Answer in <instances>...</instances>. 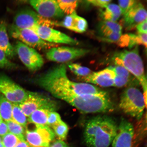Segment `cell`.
<instances>
[{
  "label": "cell",
  "instance_id": "17",
  "mask_svg": "<svg viewBox=\"0 0 147 147\" xmlns=\"http://www.w3.org/2000/svg\"><path fill=\"white\" fill-rule=\"evenodd\" d=\"M56 26L62 27L76 32H85L88 28L87 22L76 12L67 15L61 22H56Z\"/></svg>",
  "mask_w": 147,
  "mask_h": 147
},
{
  "label": "cell",
  "instance_id": "43",
  "mask_svg": "<svg viewBox=\"0 0 147 147\" xmlns=\"http://www.w3.org/2000/svg\"></svg>",
  "mask_w": 147,
  "mask_h": 147
},
{
  "label": "cell",
  "instance_id": "34",
  "mask_svg": "<svg viewBox=\"0 0 147 147\" xmlns=\"http://www.w3.org/2000/svg\"><path fill=\"white\" fill-rule=\"evenodd\" d=\"M122 34L116 33H111L106 35L100 36L102 41L110 43H117L122 36Z\"/></svg>",
  "mask_w": 147,
  "mask_h": 147
},
{
  "label": "cell",
  "instance_id": "9",
  "mask_svg": "<svg viewBox=\"0 0 147 147\" xmlns=\"http://www.w3.org/2000/svg\"><path fill=\"white\" fill-rule=\"evenodd\" d=\"M19 107L27 117H29L36 110L46 109L55 111L56 104L50 99L38 93L28 92L26 99Z\"/></svg>",
  "mask_w": 147,
  "mask_h": 147
},
{
  "label": "cell",
  "instance_id": "31",
  "mask_svg": "<svg viewBox=\"0 0 147 147\" xmlns=\"http://www.w3.org/2000/svg\"><path fill=\"white\" fill-rule=\"evenodd\" d=\"M16 67V64L11 62L4 51L0 49V68L12 69Z\"/></svg>",
  "mask_w": 147,
  "mask_h": 147
},
{
  "label": "cell",
  "instance_id": "11",
  "mask_svg": "<svg viewBox=\"0 0 147 147\" xmlns=\"http://www.w3.org/2000/svg\"><path fill=\"white\" fill-rule=\"evenodd\" d=\"M90 52L88 49L68 47H54L49 49L46 57L51 61L64 63L80 57Z\"/></svg>",
  "mask_w": 147,
  "mask_h": 147
},
{
  "label": "cell",
  "instance_id": "16",
  "mask_svg": "<svg viewBox=\"0 0 147 147\" xmlns=\"http://www.w3.org/2000/svg\"><path fill=\"white\" fill-rule=\"evenodd\" d=\"M115 78V73L110 67L97 72H92L89 76L80 79L87 83L108 87L114 86Z\"/></svg>",
  "mask_w": 147,
  "mask_h": 147
},
{
  "label": "cell",
  "instance_id": "22",
  "mask_svg": "<svg viewBox=\"0 0 147 147\" xmlns=\"http://www.w3.org/2000/svg\"><path fill=\"white\" fill-rule=\"evenodd\" d=\"M122 15L121 9L118 5L110 3L102 13V16L104 21L116 22Z\"/></svg>",
  "mask_w": 147,
  "mask_h": 147
},
{
  "label": "cell",
  "instance_id": "12",
  "mask_svg": "<svg viewBox=\"0 0 147 147\" xmlns=\"http://www.w3.org/2000/svg\"><path fill=\"white\" fill-rule=\"evenodd\" d=\"M34 32L41 38L48 43L77 45L78 42L71 37L50 27L40 26L34 29Z\"/></svg>",
  "mask_w": 147,
  "mask_h": 147
},
{
  "label": "cell",
  "instance_id": "15",
  "mask_svg": "<svg viewBox=\"0 0 147 147\" xmlns=\"http://www.w3.org/2000/svg\"><path fill=\"white\" fill-rule=\"evenodd\" d=\"M147 20V12L139 1L123 16V25L127 30H131Z\"/></svg>",
  "mask_w": 147,
  "mask_h": 147
},
{
  "label": "cell",
  "instance_id": "37",
  "mask_svg": "<svg viewBox=\"0 0 147 147\" xmlns=\"http://www.w3.org/2000/svg\"><path fill=\"white\" fill-rule=\"evenodd\" d=\"M136 28L138 33L147 34V20L140 23Z\"/></svg>",
  "mask_w": 147,
  "mask_h": 147
},
{
  "label": "cell",
  "instance_id": "42",
  "mask_svg": "<svg viewBox=\"0 0 147 147\" xmlns=\"http://www.w3.org/2000/svg\"><path fill=\"white\" fill-rule=\"evenodd\" d=\"M0 142H2V137L0 136Z\"/></svg>",
  "mask_w": 147,
  "mask_h": 147
},
{
  "label": "cell",
  "instance_id": "8",
  "mask_svg": "<svg viewBox=\"0 0 147 147\" xmlns=\"http://www.w3.org/2000/svg\"><path fill=\"white\" fill-rule=\"evenodd\" d=\"M28 92L6 75L0 74V93L13 104H21Z\"/></svg>",
  "mask_w": 147,
  "mask_h": 147
},
{
  "label": "cell",
  "instance_id": "35",
  "mask_svg": "<svg viewBox=\"0 0 147 147\" xmlns=\"http://www.w3.org/2000/svg\"><path fill=\"white\" fill-rule=\"evenodd\" d=\"M88 3L94 6L100 7L102 8H105L110 4L111 1V0H89L87 1Z\"/></svg>",
  "mask_w": 147,
  "mask_h": 147
},
{
  "label": "cell",
  "instance_id": "38",
  "mask_svg": "<svg viewBox=\"0 0 147 147\" xmlns=\"http://www.w3.org/2000/svg\"><path fill=\"white\" fill-rule=\"evenodd\" d=\"M49 147H69L63 141L58 140L53 142Z\"/></svg>",
  "mask_w": 147,
  "mask_h": 147
},
{
  "label": "cell",
  "instance_id": "28",
  "mask_svg": "<svg viewBox=\"0 0 147 147\" xmlns=\"http://www.w3.org/2000/svg\"><path fill=\"white\" fill-rule=\"evenodd\" d=\"M129 36V43L128 47L132 48L134 46L138 45H143L146 47L147 34L138 33L137 34H128Z\"/></svg>",
  "mask_w": 147,
  "mask_h": 147
},
{
  "label": "cell",
  "instance_id": "32",
  "mask_svg": "<svg viewBox=\"0 0 147 147\" xmlns=\"http://www.w3.org/2000/svg\"><path fill=\"white\" fill-rule=\"evenodd\" d=\"M138 1L136 0L118 1L119 6L121 9L122 15H124Z\"/></svg>",
  "mask_w": 147,
  "mask_h": 147
},
{
  "label": "cell",
  "instance_id": "10",
  "mask_svg": "<svg viewBox=\"0 0 147 147\" xmlns=\"http://www.w3.org/2000/svg\"><path fill=\"white\" fill-rule=\"evenodd\" d=\"M34 126L33 129H26L25 139L26 142L32 147H49L54 139V131L47 125Z\"/></svg>",
  "mask_w": 147,
  "mask_h": 147
},
{
  "label": "cell",
  "instance_id": "1",
  "mask_svg": "<svg viewBox=\"0 0 147 147\" xmlns=\"http://www.w3.org/2000/svg\"><path fill=\"white\" fill-rule=\"evenodd\" d=\"M118 126L112 117L98 115L86 123L84 137L88 147H108L117 133Z\"/></svg>",
  "mask_w": 147,
  "mask_h": 147
},
{
  "label": "cell",
  "instance_id": "39",
  "mask_svg": "<svg viewBox=\"0 0 147 147\" xmlns=\"http://www.w3.org/2000/svg\"><path fill=\"white\" fill-rule=\"evenodd\" d=\"M16 147H31L26 141H21L18 143Z\"/></svg>",
  "mask_w": 147,
  "mask_h": 147
},
{
  "label": "cell",
  "instance_id": "18",
  "mask_svg": "<svg viewBox=\"0 0 147 147\" xmlns=\"http://www.w3.org/2000/svg\"><path fill=\"white\" fill-rule=\"evenodd\" d=\"M6 24L0 22V49L4 51L8 58L13 57L15 55L14 49L9 41Z\"/></svg>",
  "mask_w": 147,
  "mask_h": 147
},
{
  "label": "cell",
  "instance_id": "26",
  "mask_svg": "<svg viewBox=\"0 0 147 147\" xmlns=\"http://www.w3.org/2000/svg\"><path fill=\"white\" fill-rule=\"evenodd\" d=\"M57 2L59 6L64 14L69 15L76 12L78 7V1H64L58 0Z\"/></svg>",
  "mask_w": 147,
  "mask_h": 147
},
{
  "label": "cell",
  "instance_id": "19",
  "mask_svg": "<svg viewBox=\"0 0 147 147\" xmlns=\"http://www.w3.org/2000/svg\"><path fill=\"white\" fill-rule=\"evenodd\" d=\"M110 67L115 74L114 86L117 88L124 87L131 82L132 75L124 67L118 65Z\"/></svg>",
  "mask_w": 147,
  "mask_h": 147
},
{
  "label": "cell",
  "instance_id": "4",
  "mask_svg": "<svg viewBox=\"0 0 147 147\" xmlns=\"http://www.w3.org/2000/svg\"><path fill=\"white\" fill-rule=\"evenodd\" d=\"M146 105L143 92L135 86L127 88L121 95L120 109L126 114L137 119L142 117Z\"/></svg>",
  "mask_w": 147,
  "mask_h": 147
},
{
  "label": "cell",
  "instance_id": "30",
  "mask_svg": "<svg viewBox=\"0 0 147 147\" xmlns=\"http://www.w3.org/2000/svg\"><path fill=\"white\" fill-rule=\"evenodd\" d=\"M20 141L17 137L10 133L2 137V143L4 147H16Z\"/></svg>",
  "mask_w": 147,
  "mask_h": 147
},
{
  "label": "cell",
  "instance_id": "2",
  "mask_svg": "<svg viewBox=\"0 0 147 147\" xmlns=\"http://www.w3.org/2000/svg\"><path fill=\"white\" fill-rule=\"evenodd\" d=\"M51 81L53 86L59 89L67 90L79 96H109L107 92L92 84L71 81L68 78L65 67L56 69L51 76Z\"/></svg>",
  "mask_w": 147,
  "mask_h": 147
},
{
  "label": "cell",
  "instance_id": "33",
  "mask_svg": "<svg viewBox=\"0 0 147 147\" xmlns=\"http://www.w3.org/2000/svg\"><path fill=\"white\" fill-rule=\"evenodd\" d=\"M59 114L55 111H52L49 113L48 117L47 125L52 127L53 126L59 123L62 121Z\"/></svg>",
  "mask_w": 147,
  "mask_h": 147
},
{
  "label": "cell",
  "instance_id": "40",
  "mask_svg": "<svg viewBox=\"0 0 147 147\" xmlns=\"http://www.w3.org/2000/svg\"><path fill=\"white\" fill-rule=\"evenodd\" d=\"M3 121V119L2 118V117L1 116V114H0V123L2 122V121Z\"/></svg>",
  "mask_w": 147,
  "mask_h": 147
},
{
  "label": "cell",
  "instance_id": "23",
  "mask_svg": "<svg viewBox=\"0 0 147 147\" xmlns=\"http://www.w3.org/2000/svg\"><path fill=\"white\" fill-rule=\"evenodd\" d=\"M12 103L0 93V114L5 122L13 120Z\"/></svg>",
  "mask_w": 147,
  "mask_h": 147
},
{
  "label": "cell",
  "instance_id": "41",
  "mask_svg": "<svg viewBox=\"0 0 147 147\" xmlns=\"http://www.w3.org/2000/svg\"><path fill=\"white\" fill-rule=\"evenodd\" d=\"M0 147H4L2 142H0Z\"/></svg>",
  "mask_w": 147,
  "mask_h": 147
},
{
  "label": "cell",
  "instance_id": "6",
  "mask_svg": "<svg viewBox=\"0 0 147 147\" xmlns=\"http://www.w3.org/2000/svg\"><path fill=\"white\" fill-rule=\"evenodd\" d=\"M10 36L24 45L34 49H50L56 45L44 41L31 29L18 28L12 25L10 29Z\"/></svg>",
  "mask_w": 147,
  "mask_h": 147
},
{
  "label": "cell",
  "instance_id": "27",
  "mask_svg": "<svg viewBox=\"0 0 147 147\" xmlns=\"http://www.w3.org/2000/svg\"><path fill=\"white\" fill-rule=\"evenodd\" d=\"M68 66L71 72L80 78L87 77L92 72L88 68L78 63H69L68 64Z\"/></svg>",
  "mask_w": 147,
  "mask_h": 147
},
{
  "label": "cell",
  "instance_id": "25",
  "mask_svg": "<svg viewBox=\"0 0 147 147\" xmlns=\"http://www.w3.org/2000/svg\"><path fill=\"white\" fill-rule=\"evenodd\" d=\"M12 119L13 120L17 123L24 128H26L28 124L27 117L18 105L12 104Z\"/></svg>",
  "mask_w": 147,
  "mask_h": 147
},
{
  "label": "cell",
  "instance_id": "5",
  "mask_svg": "<svg viewBox=\"0 0 147 147\" xmlns=\"http://www.w3.org/2000/svg\"><path fill=\"white\" fill-rule=\"evenodd\" d=\"M56 22L42 17L32 9L25 8L18 11L15 16L12 25L20 28L32 30L38 26H56Z\"/></svg>",
  "mask_w": 147,
  "mask_h": 147
},
{
  "label": "cell",
  "instance_id": "7",
  "mask_svg": "<svg viewBox=\"0 0 147 147\" xmlns=\"http://www.w3.org/2000/svg\"><path fill=\"white\" fill-rule=\"evenodd\" d=\"M14 50L20 60L29 70L35 71L43 66L44 60L43 57L35 49L18 41Z\"/></svg>",
  "mask_w": 147,
  "mask_h": 147
},
{
  "label": "cell",
  "instance_id": "29",
  "mask_svg": "<svg viewBox=\"0 0 147 147\" xmlns=\"http://www.w3.org/2000/svg\"><path fill=\"white\" fill-rule=\"evenodd\" d=\"M52 127L55 135L58 137L59 140L63 141L66 139L68 133L69 127L63 121H62Z\"/></svg>",
  "mask_w": 147,
  "mask_h": 147
},
{
  "label": "cell",
  "instance_id": "3",
  "mask_svg": "<svg viewBox=\"0 0 147 147\" xmlns=\"http://www.w3.org/2000/svg\"><path fill=\"white\" fill-rule=\"evenodd\" d=\"M112 60L115 65L122 66L135 76L142 86L143 94L147 102L146 77L138 46L131 50H125L116 53Z\"/></svg>",
  "mask_w": 147,
  "mask_h": 147
},
{
  "label": "cell",
  "instance_id": "20",
  "mask_svg": "<svg viewBox=\"0 0 147 147\" xmlns=\"http://www.w3.org/2000/svg\"><path fill=\"white\" fill-rule=\"evenodd\" d=\"M51 110L41 109L36 110L28 117V121L36 125H47L48 117Z\"/></svg>",
  "mask_w": 147,
  "mask_h": 147
},
{
  "label": "cell",
  "instance_id": "13",
  "mask_svg": "<svg viewBox=\"0 0 147 147\" xmlns=\"http://www.w3.org/2000/svg\"><path fill=\"white\" fill-rule=\"evenodd\" d=\"M29 3L36 12L42 17L59 18L64 14L61 10L57 1L54 0H32Z\"/></svg>",
  "mask_w": 147,
  "mask_h": 147
},
{
  "label": "cell",
  "instance_id": "14",
  "mask_svg": "<svg viewBox=\"0 0 147 147\" xmlns=\"http://www.w3.org/2000/svg\"><path fill=\"white\" fill-rule=\"evenodd\" d=\"M134 136L133 125L126 119L122 118L112 142V147H131Z\"/></svg>",
  "mask_w": 147,
  "mask_h": 147
},
{
  "label": "cell",
  "instance_id": "21",
  "mask_svg": "<svg viewBox=\"0 0 147 147\" xmlns=\"http://www.w3.org/2000/svg\"><path fill=\"white\" fill-rule=\"evenodd\" d=\"M98 31L100 36L111 33L122 34V26L115 22L104 21L99 24Z\"/></svg>",
  "mask_w": 147,
  "mask_h": 147
},
{
  "label": "cell",
  "instance_id": "24",
  "mask_svg": "<svg viewBox=\"0 0 147 147\" xmlns=\"http://www.w3.org/2000/svg\"><path fill=\"white\" fill-rule=\"evenodd\" d=\"M8 128L9 133L16 136L21 141H26L25 128L13 120L5 122Z\"/></svg>",
  "mask_w": 147,
  "mask_h": 147
},
{
  "label": "cell",
  "instance_id": "36",
  "mask_svg": "<svg viewBox=\"0 0 147 147\" xmlns=\"http://www.w3.org/2000/svg\"><path fill=\"white\" fill-rule=\"evenodd\" d=\"M8 133V128L6 123L3 120L0 123V136L2 137Z\"/></svg>",
  "mask_w": 147,
  "mask_h": 147
}]
</instances>
